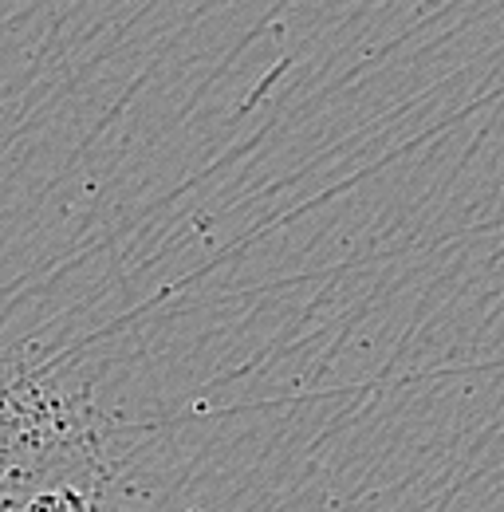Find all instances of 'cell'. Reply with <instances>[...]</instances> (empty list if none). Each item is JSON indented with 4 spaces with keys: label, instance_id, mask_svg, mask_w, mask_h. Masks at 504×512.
I'll return each instance as SVG.
<instances>
[]
</instances>
